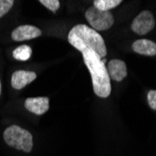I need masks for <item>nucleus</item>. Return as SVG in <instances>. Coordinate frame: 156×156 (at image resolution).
<instances>
[{
	"instance_id": "3",
	"label": "nucleus",
	"mask_w": 156,
	"mask_h": 156,
	"mask_svg": "<svg viewBox=\"0 0 156 156\" xmlns=\"http://www.w3.org/2000/svg\"><path fill=\"white\" fill-rule=\"evenodd\" d=\"M5 142L16 150L30 152L33 149V136L30 132L18 125H10L3 135Z\"/></svg>"
},
{
	"instance_id": "15",
	"label": "nucleus",
	"mask_w": 156,
	"mask_h": 156,
	"mask_svg": "<svg viewBox=\"0 0 156 156\" xmlns=\"http://www.w3.org/2000/svg\"><path fill=\"white\" fill-rule=\"evenodd\" d=\"M148 103L150 105V107L156 110V91L155 90H151L148 93Z\"/></svg>"
},
{
	"instance_id": "16",
	"label": "nucleus",
	"mask_w": 156,
	"mask_h": 156,
	"mask_svg": "<svg viewBox=\"0 0 156 156\" xmlns=\"http://www.w3.org/2000/svg\"><path fill=\"white\" fill-rule=\"evenodd\" d=\"M0 94H1V81H0Z\"/></svg>"
},
{
	"instance_id": "7",
	"label": "nucleus",
	"mask_w": 156,
	"mask_h": 156,
	"mask_svg": "<svg viewBox=\"0 0 156 156\" xmlns=\"http://www.w3.org/2000/svg\"><path fill=\"white\" fill-rule=\"evenodd\" d=\"M49 98L44 96L29 97L24 101L25 108L36 115H42L46 113L50 108Z\"/></svg>"
},
{
	"instance_id": "5",
	"label": "nucleus",
	"mask_w": 156,
	"mask_h": 156,
	"mask_svg": "<svg viewBox=\"0 0 156 156\" xmlns=\"http://www.w3.org/2000/svg\"><path fill=\"white\" fill-rule=\"evenodd\" d=\"M155 19L153 14L149 10L141 11L132 23V30L137 35H146L153 29Z\"/></svg>"
},
{
	"instance_id": "11",
	"label": "nucleus",
	"mask_w": 156,
	"mask_h": 156,
	"mask_svg": "<svg viewBox=\"0 0 156 156\" xmlns=\"http://www.w3.org/2000/svg\"><path fill=\"white\" fill-rule=\"evenodd\" d=\"M12 54L13 57L18 61H27L31 57L32 49L28 45H22L14 50Z\"/></svg>"
},
{
	"instance_id": "4",
	"label": "nucleus",
	"mask_w": 156,
	"mask_h": 156,
	"mask_svg": "<svg viewBox=\"0 0 156 156\" xmlns=\"http://www.w3.org/2000/svg\"><path fill=\"white\" fill-rule=\"evenodd\" d=\"M88 23L95 31H104L110 28L114 23V18L109 11H102L95 7H90L85 12Z\"/></svg>"
},
{
	"instance_id": "10",
	"label": "nucleus",
	"mask_w": 156,
	"mask_h": 156,
	"mask_svg": "<svg viewBox=\"0 0 156 156\" xmlns=\"http://www.w3.org/2000/svg\"><path fill=\"white\" fill-rule=\"evenodd\" d=\"M133 50L142 55L146 56H154L156 55V43L149 39H137L133 45Z\"/></svg>"
},
{
	"instance_id": "1",
	"label": "nucleus",
	"mask_w": 156,
	"mask_h": 156,
	"mask_svg": "<svg viewBox=\"0 0 156 156\" xmlns=\"http://www.w3.org/2000/svg\"><path fill=\"white\" fill-rule=\"evenodd\" d=\"M85 66H87L92 77L93 88L94 94L102 98L110 94L111 85L110 79L105 66L107 60L102 59L100 55L93 50H84L81 51Z\"/></svg>"
},
{
	"instance_id": "13",
	"label": "nucleus",
	"mask_w": 156,
	"mask_h": 156,
	"mask_svg": "<svg viewBox=\"0 0 156 156\" xmlns=\"http://www.w3.org/2000/svg\"><path fill=\"white\" fill-rule=\"evenodd\" d=\"M14 4L13 0H0V18L7 14Z\"/></svg>"
},
{
	"instance_id": "6",
	"label": "nucleus",
	"mask_w": 156,
	"mask_h": 156,
	"mask_svg": "<svg viewBox=\"0 0 156 156\" xmlns=\"http://www.w3.org/2000/svg\"><path fill=\"white\" fill-rule=\"evenodd\" d=\"M41 34L42 32L39 28L30 24H24L18 26L12 31L11 38L15 41H24L38 37Z\"/></svg>"
},
{
	"instance_id": "2",
	"label": "nucleus",
	"mask_w": 156,
	"mask_h": 156,
	"mask_svg": "<svg viewBox=\"0 0 156 156\" xmlns=\"http://www.w3.org/2000/svg\"><path fill=\"white\" fill-rule=\"evenodd\" d=\"M67 40L75 49L80 51L93 50L104 59L107 55V48L102 36L85 24L75 25L67 36Z\"/></svg>"
},
{
	"instance_id": "14",
	"label": "nucleus",
	"mask_w": 156,
	"mask_h": 156,
	"mask_svg": "<svg viewBox=\"0 0 156 156\" xmlns=\"http://www.w3.org/2000/svg\"><path fill=\"white\" fill-rule=\"evenodd\" d=\"M39 3L52 12H56V10L60 8V2L58 0H39Z\"/></svg>"
},
{
	"instance_id": "12",
	"label": "nucleus",
	"mask_w": 156,
	"mask_h": 156,
	"mask_svg": "<svg viewBox=\"0 0 156 156\" xmlns=\"http://www.w3.org/2000/svg\"><path fill=\"white\" fill-rule=\"evenodd\" d=\"M122 0H95L94 1V7L102 11H108L109 9L119 6Z\"/></svg>"
},
{
	"instance_id": "8",
	"label": "nucleus",
	"mask_w": 156,
	"mask_h": 156,
	"mask_svg": "<svg viewBox=\"0 0 156 156\" xmlns=\"http://www.w3.org/2000/svg\"><path fill=\"white\" fill-rule=\"evenodd\" d=\"M37 78V74L34 71H27V70H17L11 76V86L21 90L24 88L27 84L31 83Z\"/></svg>"
},
{
	"instance_id": "9",
	"label": "nucleus",
	"mask_w": 156,
	"mask_h": 156,
	"mask_svg": "<svg viewBox=\"0 0 156 156\" xmlns=\"http://www.w3.org/2000/svg\"><path fill=\"white\" fill-rule=\"evenodd\" d=\"M108 73L109 79L116 81H122L127 76V68L123 61L119 59H112L108 64Z\"/></svg>"
}]
</instances>
